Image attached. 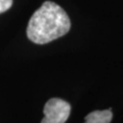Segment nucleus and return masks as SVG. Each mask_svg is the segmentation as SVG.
Wrapping results in <instances>:
<instances>
[{
  "label": "nucleus",
  "instance_id": "nucleus-1",
  "mask_svg": "<svg viewBox=\"0 0 123 123\" xmlns=\"http://www.w3.org/2000/svg\"><path fill=\"white\" fill-rule=\"evenodd\" d=\"M70 26V19L60 6L46 1L29 19L26 35L36 44H47L66 35Z\"/></svg>",
  "mask_w": 123,
  "mask_h": 123
},
{
  "label": "nucleus",
  "instance_id": "nucleus-2",
  "mask_svg": "<svg viewBox=\"0 0 123 123\" xmlns=\"http://www.w3.org/2000/svg\"><path fill=\"white\" fill-rule=\"evenodd\" d=\"M70 104L61 98H50L44 107L45 117L41 123H65L70 114Z\"/></svg>",
  "mask_w": 123,
  "mask_h": 123
},
{
  "label": "nucleus",
  "instance_id": "nucleus-3",
  "mask_svg": "<svg viewBox=\"0 0 123 123\" xmlns=\"http://www.w3.org/2000/svg\"><path fill=\"white\" fill-rule=\"evenodd\" d=\"M112 120L111 109L107 110H95L85 117L84 123H110Z\"/></svg>",
  "mask_w": 123,
  "mask_h": 123
},
{
  "label": "nucleus",
  "instance_id": "nucleus-4",
  "mask_svg": "<svg viewBox=\"0 0 123 123\" xmlns=\"http://www.w3.org/2000/svg\"><path fill=\"white\" fill-rule=\"evenodd\" d=\"M13 4V0H0V14L8 10Z\"/></svg>",
  "mask_w": 123,
  "mask_h": 123
}]
</instances>
